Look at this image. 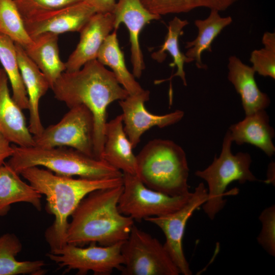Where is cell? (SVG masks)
Masks as SVG:
<instances>
[{
    "label": "cell",
    "instance_id": "obj_10",
    "mask_svg": "<svg viewBox=\"0 0 275 275\" xmlns=\"http://www.w3.org/2000/svg\"><path fill=\"white\" fill-rule=\"evenodd\" d=\"M123 242L107 246L91 243L86 248L67 243L46 255L60 267H66V272L77 270L79 275L86 274L90 271L96 275H110L114 269L120 271L123 267Z\"/></svg>",
    "mask_w": 275,
    "mask_h": 275
},
{
    "label": "cell",
    "instance_id": "obj_31",
    "mask_svg": "<svg viewBox=\"0 0 275 275\" xmlns=\"http://www.w3.org/2000/svg\"><path fill=\"white\" fill-rule=\"evenodd\" d=\"M83 0H13L24 21Z\"/></svg>",
    "mask_w": 275,
    "mask_h": 275
},
{
    "label": "cell",
    "instance_id": "obj_12",
    "mask_svg": "<svg viewBox=\"0 0 275 275\" xmlns=\"http://www.w3.org/2000/svg\"><path fill=\"white\" fill-rule=\"evenodd\" d=\"M150 92L145 90L136 95H128L119 101L122 110L124 131L133 148L140 142L142 135L153 127L163 128L179 122L183 117V111L177 109L163 115H157L148 112L145 106L149 100Z\"/></svg>",
    "mask_w": 275,
    "mask_h": 275
},
{
    "label": "cell",
    "instance_id": "obj_20",
    "mask_svg": "<svg viewBox=\"0 0 275 275\" xmlns=\"http://www.w3.org/2000/svg\"><path fill=\"white\" fill-rule=\"evenodd\" d=\"M228 130L232 142L238 145L252 144L269 157L275 152L272 142L274 130L269 124V118L265 109L245 115L243 120L231 125Z\"/></svg>",
    "mask_w": 275,
    "mask_h": 275
},
{
    "label": "cell",
    "instance_id": "obj_18",
    "mask_svg": "<svg viewBox=\"0 0 275 275\" xmlns=\"http://www.w3.org/2000/svg\"><path fill=\"white\" fill-rule=\"evenodd\" d=\"M124 129L122 115L107 122L100 159L122 173L136 175V156Z\"/></svg>",
    "mask_w": 275,
    "mask_h": 275
},
{
    "label": "cell",
    "instance_id": "obj_21",
    "mask_svg": "<svg viewBox=\"0 0 275 275\" xmlns=\"http://www.w3.org/2000/svg\"><path fill=\"white\" fill-rule=\"evenodd\" d=\"M23 48L26 53L47 78L50 87L66 71L65 63L60 56L58 35L45 33L36 36Z\"/></svg>",
    "mask_w": 275,
    "mask_h": 275
},
{
    "label": "cell",
    "instance_id": "obj_27",
    "mask_svg": "<svg viewBox=\"0 0 275 275\" xmlns=\"http://www.w3.org/2000/svg\"><path fill=\"white\" fill-rule=\"evenodd\" d=\"M0 63L10 83L13 99L22 109H29L28 97L19 67L15 43L2 34H0Z\"/></svg>",
    "mask_w": 275,
    "mask_h": 275
},
{
    "label": "cell",
    "instance_id": "obj_23",
    "mask_svg": "<svg viewBox=\"0 0 275 275\" xmlns=\"http://www.w3.org/2000/svg\"><path fill=\"white\" fill-rule=\"evenodd\" d=\"M232 22L231 16L222 17L219 11L211 10L208 17L204 19H197L195 24L198 30L197 37L191 41L186 42L187 50L185 56L196 61L199 69H206L207 66L201 61V54L204 51L211 52V44L222 31Z\"/></svg>",
    "mask_w": 275,
    "mask_h": 275
},
{
    "label": "cell",
    "instance_id": "obj_22",
    "mask_svg": "<svg viewBox=\"0 0 275 275\" xmlns=\"http://www.w3.org/2000/svg\"><path fill=\"white\" fill-rule=\"evenodd\" d=\"M18 173L6 162L0 167V216L6 215L11 205L18 202L32 204L41 210V194L23 181Z\"/></svg>",
    "mask_w": 275,
    "mask_h": 275
},
{
    "label": "cell",
    "instance_id": "obj_3",
    "mask_svg": "<svg viewBox=\"0 0 275 275\" xmlns=\"http://www.w3.org/2000/svg\"><path fill=\"white\" fill-rule=\"evenodd\" d=\"M121 185L95 190L79 203L71 215L66 243L84 246L91 243L111 245L126 240L134 225L118 208Z\"/></svg>",
    "mask_w": 275,
    "mask_h": 275
},
{
    "label": "cell",
    "instance_id": "obj_14",
    "mask_svg": "<svg viewBox=\"0 0 275 275\" xmlns=\"http://www.w3.org/2000/svg\"><path fill=\"white\" fill-rule=\"evenodd\" d=\"M113 13L114 30H117L121 23L128 29L132 74L135 77L140 78L145 68L140 45V33L145 25L152 20L159 19L161 16L150 12L140 0H118Z\"/></svg>",
    "mask_w": 275,
    "mask_h": 275
},
{
    "label": "cell",
    "instance_id": "obj_25",
    "mask_svg": "<svg viewBox=\"0 0 275 275\" xmlns=\"http://www.w3.org/2000/svg\"><path fill=\"white\" fill-rule=\"evenodd\" d=\"M22 244L13 233L0 236V275H43L46 265L42 260L19 261L16 259Z\"/></svg>",
    "mask_w": 275,
    "mask_h": 275
},
{
    "label": "cell",
    "instance_id": "obj_11",
    "mask_svg": "<svg viewBox=\"0 0 275 275\" xmlns=\"http://www.w3.org/2000/svg\"><path fill=\"white\" fill-rule=\"evenodd\" d=\"M207 200V190L201 182L195 187L189 200L179 209L165 215L144 219L156 225L162 231L166 238L164 247L180 273L183 275L192 274L182 246L185 227L194 211Z\"/></svg>",
    "mask_w": 275,
    "mask_h": 275
},
{
    "label": "cell",
    "instance_id": "obj_8",
    "mask_svg": "<svg viewBox=\"0 0 275 275\" xmlns=\"http://www.w3.org/2000/svg\"><path fill=\"white\" fill-rule=\"evenodd\" d=\"M123 190L119 197V212L133 220L165 215L181 208L192 192L171 196L147 187L136 175L123 173Z\"/></svg>",
    "mask_w": 275,
    "mask_h": 275
},
{
    "label": "cell",
    "instance_id": "obj_32",
    "mask_svg": "<svg viewBox=\"0 0 275 275\" xmlns=\"http://www.w3.org/2000/svg\"><path fill=\"white\" fill-rule=\"evenodd\" d=\"M262 227L257 241L269 255L275 256V205L265 208L259 216Z\"/></svg>",
    "mask_w": 275,
    "mask_h": 275
},
{
    "label": "cell",
    "instance_id": "obj_26",
    "mask_svg": "<svg viewBox=\"0 0 275 275\" xmlns=\"http://www.w3.org/2000/svg\"><path fill=\"white\" fill-rule=\"evenodd\" d=\"M188 24V21L187 20H182L177 16L169 22L168 33L163 43L160 46V49L157 51L152 54V57L158 62L161 63L166 57L164 51H168L173 60V62L169 65L171 67L176 66L177 71L169 78L156 80L155 84H159L167 80L171 81L173 77L178 76L182 80L183 85L187 86L184 65L185 63H190L193 62V60L181 51L179 45V38L183 34V28Z\"/></svg>",
    "mask_w": 275,
    "mask_h": 275
},
{
    "label": "cell",
    "instance_id": "obj_29",
    "mask_svg": "<svg viewBox=\"0 0 275 275\" xmlns=\"http://www.w3.org/2000/svg\"><path fill=\"white\" fill-rule=\"evenodd\" d=\"M0 34L6 35L23 48L33 41L23 17L13 0H0Z\"/></svg>",
    "mask_w": 275,
    "mask_h": 275
},
{
    "label": "cell",
    "instance_id": "obj_16",
    "mask_svg": "<svg viewBox=\"0 0 275 275\" xmlns=\"http://www.w3.org/2000/svg\"><path fill=\"white\" fill-rule=\"evenodd\" d=\"M8 78L0 68V132L11 143L20 147L35 146L22 110L11 95Z\"/></svg>",
    "mask_w": 275,
    "mask_h": 275
},
{
    "label": "cell",
    "instance_id": "obj_5",
    "mask_svg": "<svg viewBox=\"0 0 275 275\" xmlns=\"http://www.w3.org/2000/svg\"><path fill=\"white\" fill-rule=\"evenodd\" d=\"M6 163L19 174L24 169L43 167L56 174L90 179L122 177L123 173L102 159L66 147L43 148L14 146Z\"/></svg>",
    "mask_w": 275,
    "mask_h": 275
},
{
    "label": "cell",
    "instance_id": "obj_15",
    "mask_svg": "<svg viewBox=\"0 0 275 275\" xmlns=\"http://www.w3.org/2000/svg\"><path fill=\"white\" fill-rule=\"evenodd\" d=\"M114 25L113 13L94 14L79 32V42L65 62L66 71L78 70L88 62L97 59L99 50Z\"/></svg>",
    "mask_w": 275,
    "mask_h": 275
},
{
    "label": "cell",
    "instance_id": "obj_17",
    "mask_svg": "<svg viewBox=\"0 0 275 275\" xmlns=\"http://www.w3.org/2000/svg\"><path fill=\"white\" fill-rule=\"evenodd\" d=\"M15 45L29 103L28 127L33 136H36L39 135L44 129L39 112L40 100L50 87L44 74L28 57L24 48L18 44L15 43Z\"/></svg>",
    "mask_w": 275,
    "mask_h": 275
},
{
    "label": "cell",
    "instance_id": "obj_7",
    "mask_svg": "<svg viewBox=\"0 0 275 275\" xmlns=\"http://www.w3.org/2000/svg\"><path fill=\"white\" fill-rule=\"evenodd\" d=\"M122 275H179L163 244L133 225L121 246Z\"/></svg>",
    "mask_w": 275,
    "mask_h": 275
},
{
    "label": "cell",
    "instance_id": "obj_30",
    "mask_svg": "<svg viewBox=\"0 0 275 275\" xmlns=\"http://www.w3.org/2000/svg\"><path fill=\"white\" fill-rule=\"evenodd\" d=\"M262 43L264 47L251 52L250 61L255 72L275 79V33L266 32Z\"/></svg>",
    "mask_w": 275,
    "mask_h": 275
},
{
    "label": "cell",
    "instance_id": "obj_6",
    "mask_svg": "<svg viewBox=\"0 0 275 275\" xmlns=\"http://www.w3.org/2000/svg\"><path fill=\"white\" fill-rule=\"evenodd\" d=\"M232 142L228 130L224 138L219 156H215L208 167L198 170L195 173L207 183V200L202 206L205 213L211 220L224 207L225 195L238 191L235 188L226 193L227 186L231 183L237 181L240 184H244L258 181L250 170L252 160L250 154L240 152L233 154L231 149Z\"/></svg>",
    "mask_w": 275,
    "mask_h": 275
},
{
    "label": "cell",
    "instance_id": "obj_35",
    "mask_svg": "<svg viewBox=\"0 0 275 275\" xmlns=\"http://www.w3.org/2000/svg\"><path fill=\"white\" fill-rule=\"evenodd\" d=\"M275 165L274 162H270L268 167L267 173V179L265 181V182L268 184H272L274 185L275 183Z\"/></svg>",
    "mask_w": 275,
    "mask_h": 275
},
{
    "label": "cell",
    "instance_id": "obj_19",
    "mask_svg": "<svg viewBox=\"0 0 275 275\" xmlns=\"http://www.w3.org/2000/svg\"><path fill=\"white\" fill-rule=\"evenodd\" d=\"M228 79L240 95L245 115L265 109L270 104V99L260 91L255 79L252 67L244 64L235 56L229 58Z\"/></svg>",
    "mask_w": 275,
    "mask_h": 275
},
{
    "label": "cell",
    "instance_id": "obj_13",
    "mask_svg": "<svg viewBox=\"0 0 275 275\" xmlns=\"http://www.w3.org/2000/svg\"><path fill=\"white\" fill-rule=\"evenodd\" d=\"M96 13L85 1L54 9L24 21L26 30L33 38L40 35L80 32Z\"/></svg>",
    "mask_w": 275,
    "mask_h": 275
},
{
    "label": "cell",
    "instance_id": "obj_28",
    "mask_svg": "<svg viewBox=\"0 0 275 275\" xmlns=\"http://www.w3.org/2000/svg\"><path fill=\"white\" fill-rule=\"evenodd\" d=\"M238 0H140L150 12L158 15L186 13L198 8L224 11Z\"/></svg>",
    "mask_w": 275,
    "mask_h": 275
},
{
    "label": "cell",
    "instance_id": "obj_9",
    "mask_svg": "<svg viewBox=\"0 0 275 275\" xmlns=\"http://www.w3.org/2000/svg\"><path fill=\"white\" fill-rule=\"evenodd\" d=\"M58 123L33 136L35 146L43 148L68 147L94 157V119L83 105L69 108Z\"/></svg>",
    "mask_w": 275,
    "mask_h": 275
},
{
    "label": "cell",
    "instance_id": "obj_1",
    "mask_svg": "<svg viewBox=\"0 0 275 275\" xmlns=\"http://www.w3.org/2000/svg\"><path fill=\"white\" fill-rule=\"evenodd\" d=\"M54 97L69 108L83 105L94 119V155L101 159L108 106L125 99L128 92L112 71L97 59L74 71L64 72L51 87Z\"/></svg>",
    "mask_w": 275,
    "mask_h": 275
},
{
    "label": "cell",
    "instance_id": "obj_2",
    "mask_svg": "<svg viewBox=\"0 0 275 275\" xmlns=\"http://www.w3.org/2000/svg\"><path fill=\"white\" fill-rule=\"evenodd\" d=\"M19 174L38 192L45 196L46 211L54 216L53 223L45 232L50 251L67 244L68 218L88 194L96 189L123 184V176L104 179H75L39 167L26 168Z\"/></svg>",
    "mask_w": 275,
    "mask_h": 275
},
{
    "label": "cell",
    "instance_id": "obj_24",
    "mask_svg": "<svg viewBox=\"0 0 275 275\" xmlns=\"http://www.w3.org/2000/svg\"><path fill=\"white\" fill-rule=\"evenodd\" d=\"M97 60L112 70L117 81L129 95L140 94L145 90L126 66L124 54L119 46L117 30H114L106 38L99 50Z\"/></svg>",
    "mask_w": 275,
    "mask_h": 275
},
{
    "label": "cell",
    "instance_id": "obj_4",
    "mask_svg": "<svg viewBox=\"0 0 275 275\" xmlns=\"http://www.w3.org/2000/svg\"><path fill=\"white\" fill-rule=\"evenodd\" d=\"M136 175L147 187L171 196L190 193L186 154L173 141H149L136 156Z\"/></svg>",
    "mask_w": 275,
    "mask_h": 275
},
{
    "label": "cell",
    "instance_id": "obj_34",
    "mask_svg": "<svg viewBox=\"0 0 275 275\" xmlns=\"http://www.w3.org/2000/svg\"><path fill=\"white\" fill-rule=\"evenodd\" d=\"M14 151V146L0 132V167L5 163V160L10 157Z\"/></svg>",
    "mask_w": 275,
    "mask_h": 275
},
{
    "label": "cell",
    "instance_id": "obj_33",
    "mask_svg": "<svg viewBox=\"0 0 275 275\" xmlns=\"http://www.w3.org/2000/svg\"><path fill=\"white\" fill-rule=\"evenodd\" d=\"M92 6L96 13H113L116 0H84Z\"/></svg>",
    "mask_w": 275,
    "mask_h": 275
}]
</instances>
